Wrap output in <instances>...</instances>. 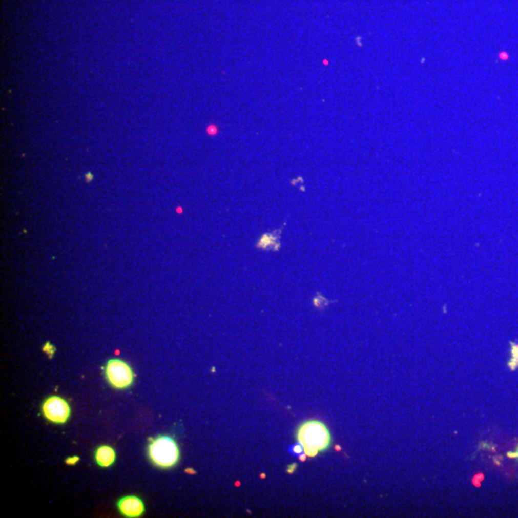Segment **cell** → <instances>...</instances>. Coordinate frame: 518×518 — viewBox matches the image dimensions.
<instances>
[{
  "instance_id": "obj_1",
  "label": "cell",
  "mask_w": 518,
  "mask_h": 518,
  "mask_svg": "<svg viewBox=\"0 0 518 518\" xmlns=\"http://www.w3.org/2000/svg\"><path fill=\"white\" fill-rule=\"evenodd\" d=\"M298 442L303 447L307 457H315L320 452L329 448L330 432L326 425L319 421H307L300 425L297 432Z\"/></svg>"
},
{
  "instance_id": "obj_2",
  "label": "cell",
  "mask_w": 518,
  "mask_h": 518,
  "mask_svg": "<svg viewBox=\"0 0 518 518\" xmlns=\"http://www.w3.org/2000/svg\"><path fill=\"white\" fill-rule=\"evenodd\" d=\"M148 456L151 462L159 468H170L180 460L178 443L170 436H158L151 439L148 445Z\"/></svg>"
},
{
  "instance_id": "obj_3",
  "label": "cell",
  "mask_w": 518,
  "mask_h": 518,
  "mask_svg": "<svg viewBox=\"0 0 518 518\" xmlns=\"http://www.w3.org/2000/svg\"><path fill=\"white\" fill-rule=\"evenodd\" d=\"M105 376L109 384L117 390L131 387L135 380V374L128 363L121 359H111L105 367Z\"/></svg>"
},
{
  "instance_id": "obj_4",
  "label": "cell",
  "mask_w": 518,
  "mask_h": 518,
  "mask_svg": "<svg viewBox=\"0 0 518 518\" xmlns=\"http://www.w3.org/2000/svg\"><path fill=\"white\" fill-rule=\"evenodd\" d=\"M42 412L47 421L55 424H64L70 418L71 409L66 399L52 396L45 399L42 405Z\"/></svg>"
},
{
  "instance_id": "obj_5",
  "label": "cell",
  "mask_w": 518,
  "mask_h": 518,
  "mask_svg": "<svg viewBox=\"0 0 518 518\" xmlns=\"http://www.w3.org/2000/svg\"><path fill=\"white\" fill-rule=\"evenodd\" d=\"M117 509L125 517L137 518L142 516L145 506L139 497L127 495L117 501Z\"/></svg>"
},
{
  "instance_id": "obj_6",
  "label": "cell",
  "mask_w": 518,
  "mask_h": 518,
  "mask_svg": "<svg viewBox=\"0 0 518 518\" xmlns=\"http://www.w3.org/2000/svg\"><path fill=\"white\" fill-rule=\"evenodd\" d=\"M94 458L98 466L107 468L114 464L116 459V453L112 446L101 445L95 451Z\"/></svg>"
},
{
  "instance_id": "obj_7",
  "label": "cell",
  "mask_w": 518,
  "mask_h": 518,
  "mask_svg": "<svg viewBox=\"0 0 518 518\" xmlns=\"http://www.w3.org/2000/svg\"><path fill=\"white\" fill-rule=\"evenodd\" d=\"M281 230L275 231L274 233H265L256 243V248L260 250H274L278 251L281 245L279 243Z\"/></svg>"
},
{
  "instance_id": "obj_8",
  "label": "cell",
  "mask_w": 518,
  "mask_h": 518,
  "mask_svg": "<svg viewBox=\"0 0 518 518\" xmlns=\"http://www.w3.org/2000/svg\"><path fill=\"white\" fill-rule=\"evenodd\" d=\"M509 367L511 370L518 368V345L511 343V359L509 362Z\"/></svg>"
},
{
  "instance_id": "obj_9",
  "label": "cell",
  "mask_w": 518,
  "mask_h": 518,
  "mask_svg": "<svg viewBox=\"0 0 518 518\" xmlns=\"http://www.w3.org/2000/svg\"><path fill=\"white\" fill-rule=\"evenodd\" d=\"M43 351L46 353L49 358H52L54 354L56 353V348H55V346L50 342H46L44 346H43Z\"/></svg>"
},
{
  "instance_id": "obj_10",
  "label": "cell",
  "mask_w": 518,
  "mask_h": 518,
  "mask_svg": "<svg viewBox=\"0 0 518 518\" xmlns=\"http://www.w3.org/2000/svg\"><path fill=\"white\" fill-rule=\"evenodd\" d=\"M289 451L293 454L294 456H300L302 453H304L303 447H302V445L300 443L294 444L293 446H291L289 448Z\"/></svg>"
},
{
  "instance_id": "obj_11",
  "label": "cell",
  "mask_w": 518,
  "mask_h": 518,
  "mask_svg": "<svg viewBox=\"0 0 518 518\" xmlns=\"http://www.w3.org/2000/svg\"><path fill=\"white\" fill-rule=\"evenodd\" d=\"M326 301V300H325L323 297H322L321 295H319V294H318V295H317V297H315V298L313 299V303H314L315 307L322 308V306H323V305H322V303H323V301Z\"/></svg>"
},
{
  "instance_id": "obj_12",
  "label": "cell",
  "mask_w": 518,
  "mask_h": 518,
  "mask_svg": "<svg viewBox=\"0 0 518 518\" xmlns=\"http://www.w3.org/2000/svg\"><path fill=\"white\" fill-rule=\"evenodd\" d=\"M79 461H80V458L78 456H72V457H68L66 459L65 463L68 466H74Z\"/></svg>"
},
{
  "instance_id": "obj_13",
  "label": "cell",
  "mask_w": 518,
  "mask_h": 518,
  "mask_svg": "<svg viewBox=\"0 0 518 518\" xmlns=\"http://www.w3.org/2000/svg\"><path fill=\"white\" fill-rule=\"evenodd\" d=\"M483 479H484V475H482V474H480V475H477V476H475V478H474L473 481L474 485H476V486H479V484H480V481L483 480Z\"/></svg>"
},
{
  "instance_id": "obj_14",
  "label": "cell",
  "mask_w": 518,
  "mask_h": 518,
  "mask_svg": "<svg viewBox=\"0 0 518 518\" xmlns=\"http://www.w3.org/2000/svg\"><path fill=\"white\" fill-rule=\"evenodd\" d=\"M296 468H297V465L296 464H294L292 466H288V469H287V472L288 473H293L294 471L296 470Z\"/></svg>"
},
{
  "instance_id": "obj_15",
  "label": "cell",
  "mask_w": 518,
  "mask_h": 518,
  "mask_svg": "<svg viewBox=\"0 0 518 518\" xmlns=\"http://www.w3.org/2000/svg\"><path fill=\"white\" fill-rule=\"evenodd\" d=\"M507 456L509 458H517V452H509L507 454Z\"/></svg>"
},
{
  "instance_id": "obj_16",
  "label": "cell",
  "mask_w": 518,
  "mask_h": 518,
  "mask_svg": "<svg viewBox=\"0 0 518 518\" xmlns=\"http://www.w3.org/2000/svg\"><path fill=\"white\" fill-rule=\"evenodd\" d=\"M86 178H87V180H88V181H90V180H92V176H91V174H90H90H87V175H86Z\"/></svg>"
},
{
  "instance_id": "obj_17",
  "label": "cell",
  "mask_w": 518,
  "mask_h": 518,
  "mask_svg": "<svg viewBox=\"0 0 518 518\" xmlns=\"http://www.w3.org/2000/svg\"><path fill=\"white\" fill-rule=\"evenodd\" d=\"M516 452H517V458H518V448H517V451H516Z\"/></svg>"
}]
</instances>
